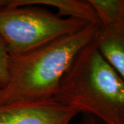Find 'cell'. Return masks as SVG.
Wrapping results in <instances>:
<instances>
[{
	"label": "cell",
	"mask_w": 124,
	"mask_h": 124,
	"mask_svg": "<svg viewBox=\"0 0 124 124\" xmlns=\"http://www.w3.org/2000/svg\"><path fill=\"white\" fill-rule=\"evenodd\" d=\"M85 21L60 17L39 6L0 8V36L15 56L84 29Z\"/></svg>",
	"instance_id": "obj_3"
},
{
	"label": "cell",
	"mask_w": 124,
	"mask_h": 124,
	"mask_svg": "<svg viewBox=\"0 0 124 124\" xmlns=\"http://www.w3.org/2000/svg\"><path fill=\"white\" fill-rule=\"evenodd\" d=\"M54 98L103 124H124V79L94 41L77 55Z\"/></svg>",
	"instance_id": "obj_2"
},
{
	"label": "cell",
	"mask_w": 124,
	"mask_h": 124,
	"mask_svg": "<svg viewBox=\"0 0 124 124\" xmlns=\"http://www.w3.org/2000/svg\"><path fill=\"white\" fill-rule=\"evenodd\" d=\"M79 113L54 97L0 104V124H70Z\"/></svg>",
	"instance_id": "obj_4"
},
{
	"label": "cell",
	"mask_w": 124,
	"mask_h": 124,
	"mask_svg": "<svg viewBox=\"0 0 124 124\" xmlns=\"http://www.w3.org/2000/svg\"><path fill=\"white\" fill-rule=\"evenodd\" d=\"M81 124H103L99 120L93 116L85 115L81 122Z\"/></svg>",
	"instance_id": "obj_8"
},
{
	"label": "cell",
	"mask_w": 124,
	"mask_h": 124,
	"mask_svg": "<svg viewBox=\"0 0 124 124\" xmlns=\"http://www.w3.org/2000/svg\"><path fill=\"white\" fill-rule=\"evenodd\" d=\"M23 6H47L58 9L60 17L77 19L100 25L94 8L88 1L82 0H10L9 7Z\"/></svg>",
	"instance_id": "obj_6"
},
{
	"label": "cell",
	"mask_w": 124,
	"mask_h": 124,
	"mask_svg": "<svg viewBox=\"0 0 124 124\" xmlns=\"http://www.w3.org/2000/svg\"><path fill=\"white\" fill-rule=\"evenodd\" d=\"M94 43L103 58L124 79V17L101 25Z\"/></svg>",
	"instance_id": "obj_5"
},
{
	"label": "cell",
	"mask_w": 124,
	"mask_h": 124,
	"mask_svg": "<svg viewBox=\"0 0 124 124\" xmlns=\"http://www.w3.org/2000/svg\"><path fill=\"white\" fill-rule=\"evenodd\" d=\"M9 63L10 54L7 46L2 37L0 36V81L3 84V86L6 84L8 81Z\"/></svg>",
	"instance_id": "obj_7"
},
{
	"label": "cell",
	"mask_w": 124,
	"mask_h": 124,
	"mask_svg": "<svg viewBox=\"0 0 124 124\" xmlns=\"http://www.w3.org/2000/svg\"><path fill=\"white\" fill-rule=\"evenodd\" d=\"M9 4L8 0H0V8L8 6Z\"/></svg>",
	"instance_id": "obj_9"
},
{
	"label": "cell",
	"mask_w": 124,
	"mask_h": 124,
	"mask_svg": "<svg viewBox=\"0 0 124 124\" xmlns=\"http://www.w3.org/2000/svg\"><path fill=\"white\" fill-rule=\"evenodd\" d=\"M2 86H3V84L1 83V81H0V88H2Z\"/></svg>",
	"instance_id": "obj_10"
},
{
	"label": "cell",
	"mask_w": 124,
	"mask_h": 124,
	"mask_svg": "<svg viewBox=\"0 0 124 124\" xmlns=\"http://www.w3.org/2000/svg\"><path fill=\"white\" fill-rule=\"evenodd\" d=\"M100 26L90 23L37 48L10 56L9 79L0 88V104L53 98L77 55L96 39Z\"/></svg>",
	"instance_id": "obj_1"
}]
</instances>
